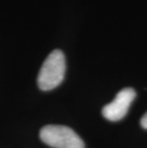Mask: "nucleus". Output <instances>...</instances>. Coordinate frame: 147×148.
I'll return each mask as SVG.
<instances>
[{
    "label": "nucleus",
    "instance_id": "1",
    "mask_svg": "<svg viewBox=\"0 0 147 148\" xmlns=\"http://www.w3.org/2000/svg\"><path fill=\"white\" fill-rule=\"evenodd\" d=\"M66 71L65 56L60 50H54L40 68L37 84L43 91H50L62 82Z\"/></svg>",
    "mask_w": 147,
    "mask_h": 148
},
{
    "label": "nucleus",
    "instance_id": "2",
    "mask_svg": "<svg viewBox=\"0 0 147 148\" xmlns=\"http://www.w3.org/2000/svg\"><path fill=\"white\" fill-rule=\"evenodd\" d=\"M40 138L54 148H84L81 138L73 129L64 125H46L40 130Z\"/></svg>",
    "mask_w": 147,
    "mask_h": 148
},
{
    "label": "nucleus",
    "instance_id": "3",
    "mask_svg": "<svg viewBox=\"0 0 147 148\" xmlns=\"http://www.w3.org/2000/svg\"><path fill=\"white\" fill-rule=\"evenodd\" d=\"M135 97V90L132 88H124L116 95L113 101L103 107V116L111 121H120L127 114L131 103Z\"/></svg>",
    "mask_w": 147,
    "mask_h": 148
},
{
    "label": "nucleus",
    "instance_id": "4",
    "mask_svg": "<svg viewBox=\"0 0 147 148\" xmlns=\"http://www.w3.org/2000/svg\"><path fill=\"white\" fill-rule=\"evenodd\" d=\"M140 124H142V126L144 129H147V112L143 115L142 119H140Z\"/></svg>",
    "mask_w": 147,
    "mask_h": 148
}]
</instances>
